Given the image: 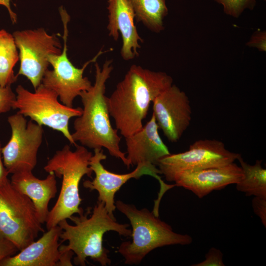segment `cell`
Here are the masks:
<instances>
[{
	"instance_id": "cell-1",
	"label": "cell",
	"mask_w": 266,
	"mask_h": 266,
	"mask_svg": "<svg viewBox=\"0 0 266 266\" xmlns=\"http://www.w3.org/2000/svg\"><path fill=\"white\" fill-rule=\"evenodd\" d=\"M173 84L165 72L133 65L116 85L107 102L116 129L125 138L141 129L151 102Z\"/></svg>"
},
{
	"instance_id": "cell-2",
	"label": "cell",
	"mask_w": 266,
	"mask_h": 266,
	"mask_svg": "<svg viewBox=\"0 0 266 266\" xmlns=\"http://www.w3.org/2000/svg\"><path fill=\"white\" fill-rule=\"evenodd\" d=\"M95 81L88 90L81 92L80 97L83 108L81 115L73 123L74 132L71 133L73 140L91 149L107 150L113 157L122 161L130 168L126 153L120 148L121 137L118 130L111 124L105 95L106 83L113 70L112 60H106L101 67L96 63Z\"/></svg>"
},
{
	"instance_id": "cell-3",
	"label": "cell",
	"mask_w": 266,
	"mask_h": 266,
	"mask_svg": "<svg viewBox=\"0 0 266 266\" xmlns=\"http://www.w3.org/2000/svg\"><path fill=\"white\" fill-rule=\"evenodd\" d=\"M61 221L58 225L62 229L61 243L67 241V245L60 246L61 251H72L75 254L73 263L85 266L87 258L97 262L102 266L110 265L109 251L103 246V234L108 231H115L120 235L131 236L132 231L128 224H120L108 213L103 201L98 200L94 207L87 208L85 212Z\"/></svg>"
},
{
	"instance_id": "cell-4",
	"label": "cell",
	"mask_w": 266,
	"mask_h": 266,
	"mask_svg": "<svg viewBox=\"0 0 266 266\" xmlns=\"http://www.w3.org/2000/svg\"><path fill=\"white\" fill-rule=\"evenodd\" d=\"M75 147L76 149L72 151L68 145H65L44 167L45 171L53 172L56 176L62 177L58 198L49 211L45 222L47 230L75 213L78 215L84 212L79 207L82 200L79 195V186L84 175L92 178L93 170L89 162L93 154L83 145L77 144Z\"/></svg>"
},
{
	"instance_id": "cell-5",
	"label": "cell",
	"mask_w": 266,
	"mask_h": 266,
	"mask_svg": "<svg viewBox=\"0 0 266 266\" xmlns=\"http://www.w3.org/2000/svg\"><path fill=\"white\" fill-rule=\"evenodd\" d=\"M115 203L116 208L129 219L132 227V241L123 242L118 249L126 264H139L149 253L157 248L189 245L193 241L190 235L174 232L169 225L146 208L138 209L133 204L119 200Z\"/></svg>"
},
{
	"instance_id": "cell-6",
	"label": "cell",
	"mask_w": 266,
	"mask_h": 266,
	"mask_svg": "<svg viewBox=\"0 0 266 266\" xmlns=\"http://www.w3.org/2000/svg\"><path fill=\"white\" fill-rule=\"evenodd\" d=\"M44 233L32 200L7 181L0 185V233L19 251Z\"/></svg>"
},
{
	"instance_id": "cell-7",
	"label": "cell",
	"mask_w": 266,
	"mask_h": 266,
	"mask_svg": "<svg viewBox=\"0 0 266 266\" xmlns=\"http://www.w3.org/2000/svg\"><path fill=\"white\" fill-rule=\"evenodd\" d=\"M16 100L13 109H18V113L41 126H45L63 134L70 143L75 146L68 129L69 120L81 115L82 108H74L60 103L58 94L53 90L41 84L34 92H31L22 85L16 89Z\"/></svg>"
},
{
	"instance_id": "cell-8",
	"label": "cell",
	"mask_w": 266,
	"mask_h": 266,
	"mask_svg": "<svg viewBox=\"0 0 266 266\" xmlns=\"http://www.w3.org/2000/svg\"><path fill=\"white\" fill-rule=\"evenodd\" d=\"M59 11L64 27L63 48L60 54L48 56V60L53 69H48L46 70L41 83L55 91L63 104L73 107L75 98L79 96L81 92L88 90L92 86L89 79L83 76L87 66L91 63L96 62L102 54L112 49L102 51L101 49L92 59L86 62L81 68L76 67L67 55V24L70 17L63 7H60Z\"/></svg>"
},
{
	"instance_id": "cell-9",
	"label": "cell",
	"mask_w": 266,
	"mask_h": 266,
	"mask_svg": "<svg viewBox=\"0 0 266 266\" xmlns=\"http://www.w3.org/2000/svg\"><path fill=\"white\" fill-rule=\"evenodd\" d=\"M239 155L227 149L221 141L201 139L190 145L185 152L162 158L157 166L167 181L174 182L183 172L226 165L234 162Z\"/></svg>"
},
{
	"instance_id": "cell-10",
	"label": "cell",
	"mask_w": 266,
	"mask_h": 266,
	"mask_svg": "<svg viewBox=\"0 0 266 266\" xmlns=\"http://www.w3.org/2000/svg\"><path fill=\"white\" fill-rule=\"evenodd\" d=\"M13 36L19 50L20 60L16 76H26L35 90L41 84L48 69V56L62 53L60 41L56 34H49L43 28L17 31Z\"/></svg>"
},
{
	"instance_id": "cell-11",
	"label": "cell",
	"mask_w": 266,
	"mask_h": 266,
	"mask_svg": "<svg viewBox=\"0 0 266 266\" xmlns=\"http://www.w3.org/2000/svg\"><path fill=\"white\" fill-rule=\"evenodd\" d=\"M11 129L8 142L1 148L3 163L8 174L33 171L37 162V153L41 145L42 126L18 112L8 117Z\"/></svg>"
},
{
	"instance_id": "cell-12",
	"label": "cell",
	"mask_w": 266,
	"mask_h": 266,
	"mask_svg": "<svg viewBox=\"0 0 266 266\" xmlns=\"http://www.w3.org/2000/svg\"><path fill=\"white\" fill-rule=\"evenodd\" d=\"M89 166L95 174L92 181L85 180L84 188L90 191L96 190L99 193L98 200L103 201L109 214L114 218L113 212L116 209L114 197L116 193L128 180L132 178L138 179L143 175H148L156 178L160 185V190L157 200L160 201L166 192L175 186V184L169 185L164 182L161 176L160 170L154 165L139 164L135 169L128 173L118 174L105 169L101 162L106 158L102 149H94Z\"/></svg>"
},
{
	"instance_id": "cell-13",
	"label": "cell",
	"mask_w": 266,
	"mask_h": 266,
	"mask_svg": "<svg viewBox=\"0 0 266 266\" xmlns=\"http://www.w3.org/2000/svg\"><path fill=\"white\" fill-rule=\"evenodd\" d=\"M153 114L169 141L177 142L189 126L192 109L186 94L172 84L153 100Z\"/></svg>"
},
{
	"instance_id": "cell-14",
	"label": "cell",
	"mask_w": 266,
	"mask_h": 266,
	"mask_svg": "<svg viewBox=\"0 0 266 266\" xmlns=\"http://www.w3.org/2000/svg\"><path fill=\"white\" fill-rule=\"evenodd\" d=\"M62 229L57 225L15 255L0 262V266H72V251H60Z\"/></svg>"
},
{
	"instance_id": "cell-15",
	"label": "cell",
	"mask_w": 266,
	"mask_h": 266,
	"mask_svg": "<svg viewBox=\"0 0 266 266\" xmlns=\"http://www.w3.org/2000/svg\"><path fill=\"white\" fill-rule=\"evenodd\" d=\"M240 166L234 162L226 165L185 171L175 179V186L191 191L201 199L214 190L236 184L243 177Z\"/></svg>"
},
{
	"instance_id": "cell-16",
	"label": "cell",
	"mask_w": 266,
	"mask_h": 266,
	"mask_svg": "<svg viewBox=\"0 0 266 266\" xmlns=\"http://www.w3.org/2000/svg\"><path fill=\"white\" fill-rule=\"evenodd\" d=\"M107 29L108 35L115 41L122 39L120 54L123 60L129 61L139 56V42L143 40L138 34L134 20L133 9L128 0H108Z\"/></svg>"
},
{
	"instance_id": "cell-17",
	"label": "cell",
	"mask_w": 266,
	"mask_h": 266,
	"mask_svg": "<svg viewBox=\"0 0 266 266\" xmlns=\"http://www.w3.org/2000/svg\"><path fill=\"white\" fill-rule=\"evenodd\" d=\"M154 115L138 132L125 138L129 166L145 164L157 166L159 160L171 153L159 133Z\"/></svg>"
},
{
	"instance_id": "cell-18",
	"label": "cell",
	"mask_w": 266,
	"mask_h": 266,
	"mask_svg": "<svg viewBox=\"0 0 266 266\" xmlns=\"http://www.w3.org/2000/svg\"><path fill=\"white\" fill-rule=\"evenodd\" d=\"M12 186L18 191L27 196L33 203L39 222H46L49 211L48 205L57 192L56 175L49 173L44 179L35 177L32 171H24L12 174Z\"/></svg>"
},
{
	"instance_id": "cell-19",
	"label": "cell",
	"mask_w": 266,
	"mask_h": 266,
	"mask_svg": "<svg viewBox=\"0 0 266 266\" xmlns=\"http://www.w3.org/2000/svg\"><path fill=\"white\" fill-rule=\"evenodd\" d=\"M135 19L151 31L159 33L164 29L163 20L168 13L166 0H128Z\"/></svg>"
},
{
	"instance_id": "cell-20",
	"label": "cell",
	"mask_w": 266,
	"mask_h": 266,
	"mask_svg": "<svg viewBox=\"0 0 266 266\" xmlns=\"http://www.w3.org/2000/svg\"><path fill=\"white\" fill-rule=\"evenodd\" d=\"M243 176L236 185L238 191L247 196L266 198V169L262 167L261 160H256L251 165L244 161L240 154L237 157Z\"/></svg>"
},
{
	"instance_id": "cell-21",
	"label": "cell",
	"mask_w": 266,
	"mask_h": 266,
	"mask_svg": "<svg viewBox=\"0 0 266 266\" xmlns=\"http://www.w3.org/2000/svg\"><path fill=\"white\" fill-rule=\"evenodd\" d=\"M19 60V52L13 34L6 31L0 30V85L2 87L11 86L17 76L14 75L13 68Z\"/></svg>"
},
{
	"instance_id": "cell-22",
	"label": "cell",
	"mask_w": 266,
	"mask_h": 266,
	"mask_svg": "<svg viewBox=\"0 0 266 266\" xmlns=\"http://www.w3.org/2000/svg\"><path fill=\"white\" fill-rule=\"evenodd\" d=\"M223 6L224 12L234 18H238L246 9L252 10L256 0H215Z\"/></svg>"
},
{
	"instance_id": "cell-23",
	"label": "cell",
	"mask_w": 266,
	"mask_h": 266,
	"mask_svg": "<svg viewBox=\"0 0 266 266\" xmlns=\"http://www.w3.org/2000/svg\"><path fill=\"white\" fill-rule=\"evenodd\" d=\"M16 95L11 86L2 87L0 85V113L7 112L13 108Z\"/></svg>"
},
{
	"instance_id": "cell-24",
	"label": "cell",
	"mask_w": 266,
	"mask_h": 266,
	"mask_svg": "<svg viewBox=\"0 0 266 266\" xmlns=\"http://www.w3.org/2000/svg\"><path fill=\"white\" fill-rule=\"evenodd\" d=\"M223 254L218 249L211 248L205 255V260L203 261L192 265L193 266H224L223 261Z\"/></svg>"
},
{
	"instance_id": "cell-25",
	"label": "cell",
	"mask_w": 266,
	"mask_h": 266,
	"mask_svg": "<svg viewBox=\"0 0 266 266\" xmlns=\"http://www.w3.org/2000/svg\"><path fill=\"white\" fill-rule=\"evenodd\" d=\"M19 251L17 246L0 233V262Z\"/></svg>"
},
{
	"instance_id": "cell-26",
	"label": "cell",
	"mask_w": 266,
	"mask_h": 266,
	"mask_svg": "<svg viewBox=\"0 0 266 266\" xmlns=\"http://www.w3.org/2000/svg\"><path fill=\"white\" fill-rule=\"evenodd\" d=\"M252 206L254 213L261 219L264 226L266 227V198L254 197Z\"/></svg>"
},
{
	"instance_id": "cell-27",
	"label": "cell",
	"mask_w": 266,
	"mask_h": 266,
	"mask_svg": "<svg viewBox=\"0 0 266 266\" xmlns=\"http://www.w3.org/2000/svg\"><path fill=\"white\" fill-rule=\"evenodd\" d=\"M249 47L257 48L261 51H266V33L265 31H257L252 35L247 43Z\"/></svg>"
},
{
	"instance_id": "cell-28",
	"label": "cell",
	"mask_w": 266,
	"mask_h": 266,
	"mask_svg": "<svg viewBox=\"0 0 266 266\" xmlns=\"http://www.w3.org/2000/svg\"><path fill=\"white\" fill-rule=\"evenodd\" d=\"M1 148L2 147L0 142V185L9 180L7 178L8 173H7L2 161Z\"/></svg>"
},
{
	"instance_id": "cell-29",
	"label": "cell",
	"mask_w": 266,
	"mask_h": 266,
	"mask_svg": "<svg viewBox=\"0 0 266 266\" xmlns=\"http://www.w3.org/2000/svg\"><path fill=\"white\" fill-rule=\"evenodd\" d=\"M10 0H0V5L4 6L7 8L10 15L11 20L12 23L14 24L17 22V15L12 10L10 7Z\"/></svg>"
}]
</instances>
